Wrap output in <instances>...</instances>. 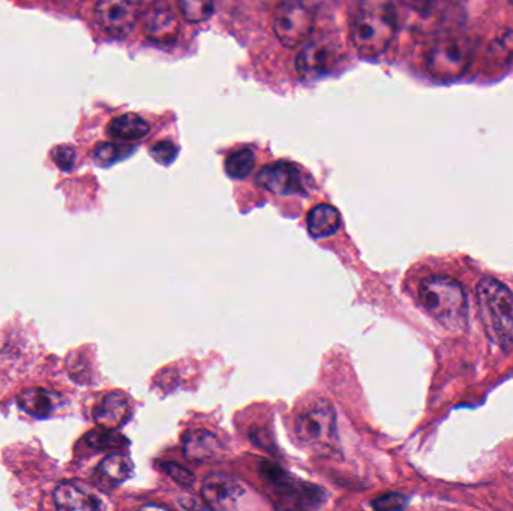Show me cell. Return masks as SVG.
I'll use <instances>...</instances> for the list:
<instances>
[{
    "label": "cell",
    "mask_w": 513,
    "mask_h": 511,
    "mask_svg": "<svg viewBox=\"0 0 513 511\" xmlns=\"http://www.w3.org/2000/svg\"><path fill=\"white\" fill-rule=\"evenodd\" d=\"M396 27L390 0H357L350 20L351 44L363 59H377L395 39Z\"/></svg>",
    "instance_id": "cell-1"
},
{
    "label": "cell",
    "mask_w": 513,
    "mask_h": 511,
    "mask_svg": "<svg viewBox=\"0 0 513 511\" xmlns=\"http://www.w3.org/2000/svg\"><path fill=\"white\" fill-rule=\"evenodd\" d=\"M419 299L423 308L450 330L464 326L467 318V299L461 284L449 276L434 275L419 285Z\"/></svg>",
    "instance_id": "cell-2"
},
{
    "label": "cell",
    "mask_w": 513,
    "mask_h": 511,
    "mask_svg": "<svg viewBox=\"0 0 513 511\" xmlns=\"http://www.w3.org/2000/svg\"><path fill=\"white\" fill-rule=\"evenodd\" d=\"M477 305L491 341L500 347L513 344V294L497 279H482L477 285Z\"/></svg>",
    "instance_id": "cell-3"
},
{
    "label": "cell",
    "mask_w": 513,
    "mask_h": 511,
    "mask_svg": "<svg viewBox=\"0 0 513 511\" xmlns=\"http://www.w3.org/2000/svg\"><path fill=\"white\" fill-rule=\"evenodd\" d=\"M474 42L467 36L446 35L429 48L426 68L438 81H455L470 68Z\"/></svg>",
    "instance_id": "cell-4"
},
{
    "label": "cell",
    "mask_w": 513,
    "mask_h": 511,
    "mask_svg": "<svg viewBox=\"0 0 513 511\" xmlns=\"http://www.w3.org/2000/svg\"><path fill=\"white\" fill-rule=\"evenodd\" d=\"M317 3L312 0H284L275 8L273 33L284 47L297 48L305 44L315 27Z\"/></svg>",
    "instance_id": "cell-5"
},
{
    "label": "cell",
    "mask_w": 513,
    "mask_h": 511,
    "mask_svg": "<svg viewBox=\"0 0 513 511\" xmlns=\"http://www.w3.org/2000/svg\"><path fill=\"white\" fill-rule=\"evenodd\" d=\"M297 440L306 447H327L336 440V413L327 401L315 402L297 417L294 425Z\"/></svg>",
    "instance_id": "cell-6"
},
{
    "label": "cell",
    "mask_w": 513,
    "mask_h": 511,
    "mask_svg": "<svg viewBox=\"0 0 513 511\" xmlns=\"http://www.w3.org/2000/svg\"><path fill=\"white\" fill-rule=\"evenodd\" d=\"M341 54L342 48L329 36L309 38L297 54V72L309 80L329 74L341 62Z\"/></svg>",
    "instance_id": "cell-7"
},
{
    "label": "cell",
    "mask_w": 513,
    "mask_h": 511,
    "mask_svg": "<svg viewBox=\"0 0 513 511\" xmlns=\"http://www.w3.org/2000/svg\"><path fill=\"white\" fill-rule=\"evenodd\" d=\"M95 17L107 35L125 38L137 24L138 0H98Z\"/></svg>",
    "instance_id": "cell-8"
},
{
    "label": "cell",
    "mask_w": 513,
    "mask_h": 511,
    "mask_svg": "<svg viewBox=\"0 0 513 511\" xmlns=\"http://www.w3.org/2000/svg\"><path fill=\"white\" fill-rule=\"evenodd\" d=\"M257 183L261 188L275 195L308 194L305 174L290 162H275L261 168Z\"/></svg>",
    "instance_id": "cell-9"
},
{
    "label": "cell",
    "mask_w": 513,
    "mask_h": 511,
    "mask_svg": "<svg viewBox=\"0 0 513 511\" xmlns=\"http://www.w3.org/2000/svg\"><path fill=\"white\" fill-rule=\"evenodd\" d=\"M141 24L146 38L155 44H173L179 36V20L165 0L153 2L144 12Z\"/></svg>",
    "instance_id": "cell-10"
},
{
    "label": "cell",
    "mask_w": 513,
    "mask_h": 511,
    "mask_svg": "<svg viewBox=\"0 0 513 511\" xmlns=\"http://www.w3.org/2000/svg\"><path fill=\"white\" fill-rule=\"evenodd\" d=\"M243 495H245V488L242 483L237 482L233 477L221 476V474L207 477L201 485V497L212 509H233Z\"/></svg>",
    "instance_id": "cell-11"
},
{
    "label": "cell",
    "mask_w": 513,
    "mask_h": 511,
    "mask_svg": "<svg viewBox=\"0 0 513 511\" xmlns=\"http://www.w3.org/2000/svg\"><path fill=\"white\" fill-rule=\"evenodd\" d=\"M54 506L59 510L93 511L102 509L95 494L74 482L59 483L53 492Z\"/></svg>",
    "instance_id": "cell-12"
},
{
    "label": "cell",
    "mask_w": 513,
    "mask_h": 511,
    "mask_svg": "<svg viewBox=\"0 0 513 511\" xmlns=\"http://www.w3.org/2000/svg\"><path fill=\"white\" fill-rule=\"evenodd\" d=\"M129 416H131V402L122 392L108 393L93 411L96 425L102 428H120L128 422Z\"/></svg>",
    "instance_id": "cell-13"
},
{
    "label": "cell",
    "mask_w": 513,
    "mask_h": 511,
    "mask_svg": "<svg viewBox=\"0 0 513 511\" xmlns=\"http://www.w3.org/2000/svg\"><path fill=\"white\" fill-rule=\"evenodd\" d=\"M219 443L215 435L203 429H192L183 435V455L195 464H206L218 456Z\"/></svg>",
    "instance_id": "cell-14"
},
{
    "label": "cell",
    "mask_w": 513,
    "mask_h": 511,
    "mask_svg": "<svg viewBox=\"0 0 513 511\" xmlns=\"http://www.w3.org/2000/svg\"><path fill=\"white\" fill-rule=\"evenodd\" d=\"M17 404L24 413L35 419H47L57 410L59 396L54 395L50 390L36 387V389H26L21 392L18 395Z\"/></svg>",
    "instance_id": "cell-15"
},
{
    "label": "cell",
    "mask_w": 513,
    "mask_h": 511,
    "mask_svg": "<svg viewBox=\"0 0 513 511\" xmlns=\"http://www.w3.org/2000/svg\"><path fill=\"white\" fill-rule=\"evenodd\" d=\"M308 230L315 239H324V237L332 236L341 227V216L335 207L329 204H320L309 212Z\"/></svg>",
    "instance_id": "cell-16"
},
{
    "label": "cell",
    "mask_w": 513,
    "mask_h": 511,
    "mask_svg": "<svg viewBox=\"0 0 513 511\" xmlns=\"http://www.w3.org/2000/svg\"><path fill=\"white\" fill-rule=\"evenodd\" d=\"M149 131V123L134 113L114 117L108 125V134L120 141L141 140L149 134Z\"/></svg>",
    "instance_id": "cell-17"
},
{
    "label": "cell",
    "mask_w": 513,
    "mask_h": 511,
    "mask_svg": "<svg viewBox=\"0 0 513 511\" xmlns=\"http://www.w3.org/2000/svg\"><path fill=\"white\" fill-rule=\"evenodd\" d=\"M132 473V462L128 456L122 453H111L102 459L98 467V476L102 482L108 485H120L129 479Z\"/></svg>",
    "instance_id": "cell-18"
},
{
    "label": "cell",
    "mask_w": 513,
    "mask_h": 511,
    "mask_svg": "<svg viewBox=\"0 0 513 511\" xmlns=\"http://www.w3.org/2000/svg\"><path fill=\"white\" fill-rule=\"evenodd\" d=\"M87 446L96 452H104V450H117L125 444V438L117 434L116 429L102 428L93 429L84 437Z\"/></svg>",
    "instance_id": "cell-19"
},
{
    "label": "cell",
    "mask_w": 513,
    "mask_h": 511,
    "mask_svg": "<svg viewBox=\"0 0 513 511\" xmlns=\"http://www.w3.org/2000/svg\"><path fill=\"white\" fill-rule=\"evenodd\" d=\"M255 155L251 149H240L231 153L225 161V171L231 179H245L254 171Z\"/></svg>",
    "instance_id": "cell-20"
},
{
    "label": "cell",
    "mask_w": 513,
    "mask_h": 511,
    "mask_svg": "<svg viewBox=\"0 0 513 511\" xmlns=\"http://www.w3.org/2000/svg\"><path fill=\"white\" fill-rule=\"evenodd\" d=\"M177 8L188 23H203L212 17L213 0H177Z\"/></svg>",
    "instance_id": "cell-21"
},
{
    "label": "cell",
    "mask_w": 513,
    "mask_h": 511,
    "mask_svg": "<svg viewBox=\"0 0 513 511\" xmlns=\"http://www.w3.org/2000/svg\"><path fill=\"white\" fill-rule=\"evenodd\" d=\"M131 152V147L126 146V144L102 143L96 147L93 159L101 167H110L114 162L126 158Z\"/></svg>",
    "instance_id": "cell-22"
},
{
    "label": "cell",
    "mask_w": 513,
    "mask_h": 511,
    "mask_svg": "<svg viewBox=\"0 0 513 511\" xmlns=\"http://www.w3.org/2000/svg\"><path fill=\"white\" fill-rule=\"evenodd\" d=\"M258 471H260L261 477H263L269 485L275 486V488L284 489V491L293 488V482H291L288 474L284 473L282 468L272 464V462H261Z\"/></svg>",
    "instance_id": "cell-23"
},
{
    "label": "cell",
    "mask_w": 513,
    "mask_h": 511,
    "mask_svg": "<svg viewBox=\"0 0 513 511\" xmlns=\"http://www.w3.org/2000/svg\"><path fill=\"white\" fill-rule=\"evenodd\" d=\"M161 468L177 485L186 486V488L194 485V474L182 465L176 464V462H162Z\"/></svg>",
    "instance_id": "cell-24"
},
{
    "label": "cell",
    "mask_w": 513,
    "mask_h": 511,
    "mask_svg": "<svg viewBox=\"0 0 513 511\" xmlns=\"http://www.w3.org/2000/svg\"><path fill=\"white\" fill-rule=\"evenodd\" d=\"M150 155H152L153 159L159 162V164L168 165L176 158L177 149L170 141H161V143H156L155 146L152 147Z\"/></svg>",
    "instance_id": "cell-25"
},
{
    "label": "cell",
    "mask_w": 513,
    "mask_h": 511,
    "mask_svg": "<svg viewBox=\"0 0 513 511\" xmlns=\"http://www.w3.org/2000/svg\"><path fill=\"white\" fill-rule=\"evenodd\" d=\"M75 150L69 146H59L53 150V161L60 170L69 171L74 168L75 165Z\"/></svg>",
    "instance_id": "cell-26"
},
{
    "label": "cell",
    "mask_w": 513,
    "mask_h": 511,
    "mask_svg": "<svg viewBox=\"0 0 513 511\" xmlns=\"http://www.w3.org/2000/svg\"><path fill=\"white\" fill-rule=\"evenodd\" d=\"M407 500L401 494H387L377 498L372 507L377 510H401L404 509Z\"/></svg>",
    "instance_id": "cell-27"
},
{
    "label": "cell",
    "mask_w": 513,
    "mask_h": 511,
    "mask_svg": "<svg viewBox=\"0 0 513 511\" xmlns=\"http://www.w3.org/2000/svg\"><path fill=\"white\" fill-rule=\"evenodd\" d=\"M398 2L407 6V8L413 9V11L428 12L431 11L434 6H437L441 0H398Z\"/></svg>",
    "instance_id": "cell-28"
},
{
    "label": "cell",
    "mask_w": 513,
    "mask_h": 511,
    "mask_svg": "<svg viewBox=\"0 0 513 511\" xmlns=\"http://www.w3.org/2000/svg\"><path fill=\"white\" fill-rule=\"evenodd\" d=\"M258 3H263V5L270 6V8L275 9L279 3L284 2V0H257ZM312 2L317 3V0H312Z\"/></svg>",
    "instance_id": "cell-29"
}]
</instances>
